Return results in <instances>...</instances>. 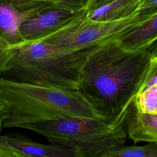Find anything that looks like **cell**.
Instances as JSON below:
<instances>
[{
  "label": "cell",
  "instance_id": "1",
  "mask_svg": "<svg viewBox=\"0 0 157 157\" xmlns=\"http://www.w3.org/2000/svg\"><path fill=\"white\" fill-rule=\"evenodd\" d=\"M156 42L127 48L120 39L99 45L85 59L80 71V89L114 115L140 93L154 58Z\"/></svg>",
  "mask_w": 157,
  "mask_h": 157
},
{
  "label": "cell",
  "instance_id": "2",
  "mask_svg": "<svg viewBox=\"0 0 157 157\" xmlns=\"http://www.w3.org/2000/svg\"><path fill=\"white\" fill-rule=\"evenodd\" d=\"M0 94L7 106L3 128L25 129L32 124L61 119H102L112 116L98 101L81 89L0 78Z\"/></svg>",
  "mask_w": 157,
  "mask_h": 157
},
{
  "label": "cell",
  "instance_id": "3",
  "mask_svg": "<svg viewBox=\"0 0 157 157\" xmlns=\"http://www.w3.org/2000/svg\"><path fill=\"white\" fill-rule=\"evenodd\" d=\"M99 45L67 50L39 41H25L15 46L0 48V78L80 89L82 66L86 57Z\"/></svg>",
  "mask_w": 157,
  "mask_h": 157
},
{
  "label": "cell",
  "instance_id": "4",
  "mask_svg": "<svg viewBox=\"0 0 157 157\" xmlns=\"http://www.w3.org/2000/svg\"><path fill=\"white\" fill-rule=\"evenodd\" d=\"M131 102L106 118L61 119L32 124L25 129L42 135L52 145L71 149L76 157H99L128 140L125 118Z\"/></svg>",
  "mask_w": 157,
  "mask_h": 157
},
{
  "label": "cell",
  "instance_id": "5",
  "mask_svg": "<svg viewBox=\"0 0 157 157\" xmlns=\"http://www.w3.org/2000/svg\"><path fill=\"white\" fill-rule=\"evenodd\" d=\"M157 13L139 15L138 12L123 19L101 21L91 20L87 9L82 10L56 32L36 41L67 50H81L120 39Z\"/></svg>",
  "mask_w": 157,
  "mask_h": 157
},
{
  "label": "cell",
  "instance_id": "6",
  "mask_svg": "<svg viewBox=\"0 0 157 157\" xmlns=\"http://www.w3.org/2000/svg\"><path fill=\"white\" fill-rule=\"evenodd\" d=\"M52 5L34 6L20 0H0V48L23 43L20 33L22 23Z\"/></svg>",
  "mask_w": 157,
  "mask_h": 157
},
{
  "label": "cell",
  "instance_id": "7",
  "mask_svg": "<svg viewBox=\"0 0 157 157\" xmlns=\"http://www.w3.org/2000/svg\"><path fill=\"white\" fill-rule=\"evenodd\" d=\"M82 11L55 7L44 9L22 23L19 29L20 35L24 41L40 40L59 29Z\"/></svg>",
  "mask_w": 157,
  "mask_h": 157
},
{
  "label": "cell",
  "instance_id": "8",
  "mask_svg": "<svg viewBox=\"0 0 157 157\" xmlns=\"http://www.w3.org/2000/svg\"><path fill=\"white\" fill-rule=\"evenodd\" d=\"M0 147L12 149L31 157H76L71 149L40 144L15 132L0 135Z\"/></svg>",
  "mask_w": 157,
  "mask_h": 157
},
{
  "label": "cell",
  "instance_id": "9",
  "mask_svg": "<svg viewBox=\"0 0 157 157\" xmlns=\"http://www.w3.org/2000/svg\"><path fill=\"white\" fill-rule=\"evenodd\" d=\"M134 99L128 107L125 118L128 138L135 144L140 142H157V113L139 112Z\"/></svg>",
  "mask_w": 157,
  "mask_h": 157
},
{
  "label": "cell",
  "instance_id": "10",
  "mask_svg": "<svg viewBox=\"0 0 157 157\" xmlns=\"http://www.w3.org/2000/svg\"><path fill=\"white\" fill-rule=\"evenodd\" d=\"M141 0H109L99 7L88 9L91 20L101 21L118 20L137 12Z\"/></svg>",
  "mask_w": 157,
  "mask_h": 157
},
{
  "label": "cell",
  "instance_id": "11",
  "mask_svg": "<svg viewBox=\"0 0 157 157\" xmlns=\"http://www.w3.org/2000/svg\"><path fill=\"white\" fill-rule=\"evenodd\" d=\"M157 13L134 29L120 40V43L127 48H137L156 42Z\"/></svg>",
  "mask_w": 157,
  "mask_h": 157
},
{
  "label": "cell",
  "instance_id": "12",
  "mask_svg": "<svg viewBox=\"0 0 157 157\" xmlns=\"http://www.w3.org/2000/svg\"><path fill=\"white\" fill-rule=\"evenodd\" d=\"M99 157H157V142L148 143L144 146L117 145Z\"/></svg>",
  "mask_w": 157,
  "mask_h": 157
},
{
  "label": "cell",
  "instance_id": "13",
  "mask_svg": "<svg viewBox=\"0 0 157 157\" xmlns=\"http://www.w3.org/2000/svg\"><path fill=\"white\" fill-rule=\"evenodd\" d=\"M134 101L139 112L157 113V85L142 91L135 97Z\"/></svg>",
  "mask_w": 157,
  "mask_h": 157
},
{
  "label": "cell",
  "instance_id": "14",
  "mask_svg": "<svg viewBox=\"0 0 157 157\" xmlns=\"http://www.w3.org/2000/svg\"><path fill=\"white\" fill-rule=\"evenodd\" d=\"M52 5L58 8L80 12L88 7L89 0H50Z\"/></svg>",
  "mask_w": 157,
  "mask_h": 157
},
{
  "label": "cell",
  "instance_id": "15",
  "mask_svg": "<svg viewBox=\"0 0 157 157\" xmlns=\"http://www.w3.org/2000/svg\"><path fill=\"white\" fill-rule=\"evenodd\" d=\"M137 12L142 15L157 13V0H141Z\"/></svg>",
  "mask_w": 157,
  "mask_h": 157
},
{
  "label": "cell",
  "instance_id": "16",
  "mask_svg": "<svg viewBox=\"0 0 157 157\" xmlns=\"http://www.w3.org/2000/svg\"><path fill=\"white\" fill-rule=\"evenodd\" d=\"M0 157H31L21 152L4 147H0Z\"/></svg>",
  "mask_w": 157,
  "mask_h": 157
},
{
  "label": "cell",
  "instance_id": "17",
  "mask_svg": "<svg viewBox=\"0 0 157 157\" xmlns=\"http://www.w3.org/2000/svg\"><path fill=\"white\" fill-rule=\"evenodd\" d=\"M7 116V106L0 94V132L3 129V124Z\"/></svg>",
  "mask_w": 157,
  "mask_h": 157
},
{
  "label": "cell",
  "instance_id": "18",
  "mask_svg": "<svg viewBox=\"0 0 157 157\" xmlns=\"http://www.w3.org/2000/svg\"><path fill=\"white\" fill-rule=\"evenodd\" d=\"M34 6H42L45 5H52L50 0H20Z\"/></svg>",
  "mask_w": 157,
  "mask_h": 157
},
{
  "label": "cell",
  "instance_id": "19",
  "mask_svg": "<svg viewBox=\"0 0 157 157\" xmlns=\"http://www.w3.org/2000/svg\"><path fill=\"white\" fill-rule=\"evenodd\" d=\"M108 1L109 0H90L88 7L87 9H91L99 7Z\"/></svg>",
  "mask_w": 157,
  "mask_h": 157
},
{
  "label": "cell",
  "instance_id": "20",
  "mask_svg": "<svg viewBox=\"0 0 157 157\" xmlns=\"http://www.w3.org/2000/svg\"><path fill=\"white\" fill-rule=\"evenodd\" d=\"M89 1H90V0H89Z\"/></svg>",
  "mask_w": 157,
  "mask_h": 157
}]
</instances>
